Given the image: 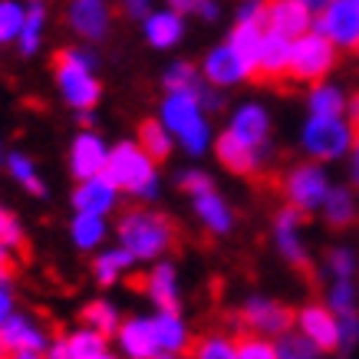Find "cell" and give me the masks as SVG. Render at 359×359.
<instances>
[{"label":"cell","mask_w":359,"mask_h":359,"mask_svg":"<svg viewBox=\"0 0 359 359\" xmlns=\"http://www.w3.org/2000/svg\"><path fill=\"white\" fill-rule=\"evenodd\" d=\"M116 238H119V248L132 254V261L152 267V264L165 261V250L175 244L178 231L162 211L142 205L122 211L119 224H116Z\"/></svg>","instance_id":"6da1fadb"},{"label":"cell","mask_w":359,"mask_h":359,"mask_svg":"<svg viewBox=\"0 0 359 359\" xmlns=\"http://www.w3.org/2000/svg\"><path fill=\"white\" fill-rule=\"evenodd\" d=\"M96 69L99 60L86 46H63L53 56V79L60 89V99L79 116H89L102 99V83H99Z\"/></svg>","instance_id":"7a4b0ae2"},{"label":"cell","mask_w":359,"mask_h":359,"mask_svg":"<svg viewBox=\"0 0 359 359\" xmlns=\"http://www.w3.org/2000/svg\"><path fill=\"white\" fill-rule=\"evenodd\" d=\"M158 119H162V126L175 135L178 149L185 155H191V158H201L208 149H215V129H211V119H208L198 93H172V96H162V102H158Z\"/></svg>","instance_id":"3957f363"},{"label":"cell","mask_w":359,"mask_h":359,"mask_svg":"<svg viewBox=\"0 0 359 359\" xmlns=\"http://www.w3.org/2000/svg\"><path fill=\"white\" fill-rule=\"evenodd\" d=\"M106 175L112 178V185L122 195H132L139 201H155L162 191V175H158V162H152L142 152V145L135 139H122L112 145Z\"/></svg>","instance_id":"277c9868"},{"label":"cell","mask_w":359,"mask_h":359,"mask_svg":"<svg viewBox=\"0 0 359 359\" xmlns=\"http://www.w3.org/2000/svg\"><path fill=\"white\" fill-rule=\"evenodd\" d=\"M359 132L349 119H310L300 126V149L310 155V162L327 165L337 158H349Z\"/></svg>","instance_id":"5b68a950"},{"label":"cell","mask_w":359,"mask_h":359,"mask_svg":"<svg viewBox=\"0 0 359 359\" xmlns=\"http://www.w3.org/2000/svg\"><path fill=\"white\" fill-rule=\"evenodd\" d=\"M280 188H283V198H287V208H294V211H300V215H313V211H320L323 201H327V195L333 191L327 168L316 165V162L294 165L290 172L283 175Z\"/></svg>","instance_id":"8992f818"},{"label":"cell","mask_w":359,"mask_h":359,"mask_svg":"<svg viewBox=\"0 0 359 359\" xmlns=\"http://www.w3.org/2000/svg\"><path fill=\"white\" fill-rule=\"evenodd\" d=\"M337 46L327 43L320 33H306L300 40H294L290 50V79L316 86V83H327V76L337 66Z\"/></svg>","instance_id":"52a82bcc"},{"label":"cell","mask_w":359,"mask_h":359,"mask_svg":"<svg viewBox=\"0 0 359 359\" xmlns=\"http://www.w3.org/2000/svg\"><path fill=\"white\" fill-rule=\"evenodd\" d=\"M313 33H320L337 50H359V0H327V4H320Z\"/></svg>","instance_id":"ba28073f"},{"label":"cell","mask_w":359,"mask_h":359,"mask_svg":"<svg viewBox=\"0 0 359 359\" xmlns=\"http://www.w3.org/2000/svg\"><path fill=\"white\" fill-rule=\"evenodd\" d=\"M238 320L244 327V333H254V337H264V339H280L283 333L294 330V310L264 294L248 297L241 304Z\"/></svg>","instance_id":"9c48e42d"},{"label":"cell","mask_w":359,"mask_h":359,"mask_svg":"<svg viewBox=\"0 0 359 359\" xmlns=\"http://www.w3.org/2000/svg\"><path fill=\"white\" fill-rule=\"evenodd\" d=\"M304 221H306V215H300V211L283 205L280 211L273 215V228H271L273 250H277L280 261L290 264L294 271H310V264H313L310 244H306V238H304Z\"/></svg>","instance_id":"30bf717a"},{"label":"cell","mask_w":359,"mask_h":359,"mask_svg":"<svg viewBox=\"0 0 359 359\" xmlns=\"http://www.w3.org/2000/svg\"><path fill=\"white\" fill-rule=\"evenodd\" d=\"M271 112H267V106L264 102H257V99H250V102H241V106H234V112H231L228 119V129L234 139L241 142V145H248L250 152L264 155V158H271Z\"/></svg>","instance_id":"8fae6325"},{"label":"cell","mask_w":359,"mask_h":359,"mask_svg":"<svg viewBox=\"0 0 359 359\" xmlns=\"http://www.w3.org/2000/svg\"><path fill=\"white\" fill-rule=\"evenodd\" d=\"M109 152L112 145H106V139L96 129H79L76 139L69 142V155H66V165H69V172L76 178V185L96 178V175H106Z\"/></svg>","instance_id":"7c38bea8"},{"label":"cell","mask_w":359,"mask_h":359,"mask_svg":"<svg viewBox=\"0 0 359 359\" xmlns=\"http://www.w3.org/2000/svg\"><path fill=\"white\" fill-rule=\"evenodd\" d=\"M294 330L300 337H306L313 343L320 353H339V327H337V316L327 304L320 300H310L300 310H294Z\"/></svg>","instance_id":"4fadbf2b"},{"label":"cell","mask_w":359,"mask_h":359,"mask_svg":"<svg viewBox=\"0 0 359 359\" xmlns=\"http://www.w3.org/2000/svg\"><path fill=\"white\" fill-rule=\"evenodd\" d=\"M250 76H254V73L244 66V60H241L228 43L211 46L205 53V60H201V79H205V86L221 89V93L241 86V83H248Z\"/></svg>","instance_id":"5bb4252c"},{"label":"cell","mask_w":359,"mask_h":359,"mask_svg":"<svg viewBox=\"0 0 359 359\" xmlns=\"http://www.w3.org/2000/svg\"><path fill=\"white\" fill-rule=\"evenodd\" d=\"M50 333L46 327L30 313H17L0 327V343L7 349V356H17V353H36V356H43L46 349H50Z\"/></svg>","instance_id":"9a60e30c"},{"label":"cell","mask_w":359,"mask_h":359,"mask_svg":"<svg viewBox=\"0 0 359 359\" xmlns=\"http://www.w3.org/2000/svg\"><path fill=\"white\" fill-rule=\"evenodd\" d=\"M320 4L310 0H273L267 4V30L280 33L287 40H300L306 33H313V20Z\"/></svg>","instance_id":"2e32d148"},{"label":"cell","mask_w":359,"mask_h":359,"mask_svg":"<svg viewBox=\"0 0 359 359\" xmlns=\"http://www.w3.org/2000/svg\"><path fill=\"white\" fill-rule=\"evenodd\" d=\"M66 27L86 43L106 40L112 30V7L106 0H73L66 7Z\"/></svg>","instance_id":"e0dca14e"},{"label":"cell","mask_w":359,"mask_h":359,"mask_svg":"<svg viewBox=\"0 0 359 359\" xmlns=\"http://www.w3.org/2000/svg\"><path fill=\"white\" fill-rule=\"evenodd\" d=\"M122 191L112 185L109 175H96L89 182H79L73 188V215H89V218H109L112 211L119 208Z\"/></svg>","instance_id":"ac0fdd59"},{"label":"cell","mask_w":359,"mask_h":359,"mask_svg":"<svg viewBox=\"0 0 359 359\" xmlns=\"http://www.w3.org/2000/svg\"><path fill=\"white\" fill-rule=\"evenodd\" d=\"M142 290L158 313H182V277L172 261H158L142 277Z\"/></svg>","instance_id":"d6986e66"},{"label":"cell","mask_w":359,"mask_h":359,"mask_svg":"<svg viewBox=\"0 0 359 359\" xmlns=\"http://www.w3.org/2000/svg\"><path fill=\"white\" fill-rule=\"evenodd\" d=\"M152 333H155V343H158V353H172V356H185L191 353L195 339H191V327L182 313H158L155 310L152 316Z\"/></svg>","instance_id":"ffe728a7"},{"label":"cell","mask_w":359,"mask_h":359,"mask_svg":"<svg viewBox=\"0 0 359 359\" xmlns=\"http://www.w3.org/2000/svg\"><path fill=\"white\" fill-rule=\"evenodd\" d=\"M122 359H155L158 356V343L152 333V320L149 316H129L122 330L116 333Z\"/></svg>","instance_id":"44dd1931"},{"label":"cell","mask_w":359,"mask_h":359,"mask_svg":"<svg viewBox=\"0 0 359 359\" xmlns=\"http://www.w3.org/2000/svg\"><path fill=\"white\" fill-rule=\"evenodd\" d=\"M215 158L221 162V168H228L231 175H257L267 165V158L257 152H250L248 145H241L231 132H218L215 135Z\"/></svg>","instance_id":"7402d4cb"},{"label":"cell","mask_w":359,"mask_h":359,"mask_svg":"<svg viewBox=\"0 0 359 359\" xmlns=\"http://www.w3.org/2000/svg\"><path fill=\"white\" fill-rule=\"evenodd\" d=\"M142 36L152 50H175L185 40V17L172 7L165 11H152V17L142 23Z\"/></svg>","instance_id":"603a6c76"},{"label":"cell","mask_w":359,"mask_h":359,"mask_svg":"<svg viewBox=\"0 0 359 359\" xmlns=\"http://www.w3.org/2000/svg\"><path fill=\"white\" fill-rule=\"evenodd\" d=\"M306 112H310V119H346V112H349L346 89L330 83V79L310 86V93H306Z\"/></svg>","instance_id":"cb8c5ba5"},{"label":"cell","mask_w":359,"mask_h":359,"mask_svg":"<svg viewBox=\"0 0 359 359\" xmlns=\"http://www.w3.org/2000/svg\"><path fill=\"white\" fill-rule=\"evenodd\" d=\"M191 211H195V218L201 221V228L208 231V234H218V238H224V234H231V228H234V208L224 201V195H218V191H208V195L195 198L191 201Z\"/></svg>","instance_id":"d4e9b609"},{"label":"cell","mask_w":359,"mask_h":359,"mask_svg":"<svg viewBox=\"0 0 359 359\" xmlns=\"http://www.w3.org/2000/svg\"><path fill=\"white\" fill-rule=\"evenodd\" d=\"M290 50H294V40H287L280 33L267 30L264 36V46H261V63H257V76L261 79H277L290 76Z\"/></svg>","instance_id":"484cf974"},{"label":"cell","mask_w":359,"mask_h":359,"mask_svg":"<svg viewBox=\"0 0 359 359\" xmlns=\"http://www.w3.org/2000/svg\"><path fill=\"white\" fill-rule=\"evenodd\" d=\"M132 267H135L132 254H126L122 248H102V250H96V257H93V280H96L99 287H112V283H119Z\"/></svg>","instance_id":"4316f807"},{"label":"cell","mask_w":359,"mask_h":359,"mask_svg":"<svg viewBox=\"0 0 359 359\" xmlns=\"http://www.w3.org/2000/svg\"><path fill=\"white\" fill-rule=\"evenodd\" d=\"M135 142L142 145V152L149 155L152 162H165L168 155L175 152V135L162 126V119H142L139 132H135Z\"/></svg>","instance_id":"83f0119b"},{"label":"cell","mask_w":359,"mask_h":359,"mask_svg":"<svg viewBox=\"0 0 359 359\" xmlns=\"http://www.w3.org/2000/svg\"><path fill=\"white\" fill-rule=\"evenodd\" d=\"M162 89L165 96H172V93H201L205 89L201 69L191 60H175L162 69Z\"/></svg>","instance_id":"f1b7e54d"},{"label":"cell","mask_w":359,"mask_h":359,"mask_svg":"<svg viewBox=\"0 0 359 359\" xmlns=\"http://www.w3.org/2000/svg\"><path fill=\"white\" fill-rule=\"evenodd\" d=\"M4 165H7L11 178L23 188V191H27V195L46 198V182H43V175H40L36 162H33L27 152H7V162H4Z\"/></svg>","instance_id":"f546056e"},{"label":"cell","mask_w":359,"mask_h":359,"mask_svg":"<svg viewBox=\"0 0 359 359\" xmlns=\"http://www.w3.org/2000/svg\"><path fill=\"white\" fill-rule=\"evenodd\" d=\"M79 320H83V327L86 330H96V333H102V337H116L122 330V313L119 306L112 304V300H89L86 306H83V313H79Z\"/></svg>","instance_id":"4dcf8cb0"},{"label":"cell","mask_w":359,"mask_h":359,"mask_svg":"<svg viewBox=\"0 0 359 359\" xmlns=\"http://www.w3.org/2000/svg\"><path fill=\"white\" fill-rule=\"evenodd\" d=\"M109 238V224L106 218H89V215H73L69 221V241L76 250H96Z\"/></svg>","instance_id":"1f68e13d"},{"label":"cell","mask_w":359,"mask_h":359,"mask_svg":"<svg viewBox=\"0 0 359 359\" xmlns=\"http://www.w3.org/2000/svg\"><path fill=\"white\" fill-rule=\"evenodd\" d=\"M320 215H323V221L330 228H349L356 221V195L343 185H333V191H330L323 208H320Z\"/></svg>","instance_id":"d6a6232c"},{"label":"cell","mask_w":359,"mask_h":359,"mask_svg":"<svg viewBox=\"0 0 359 359\" xmlns=\"http://www.w3.org/2000/svg\"><path fill=\"white\" fill-rule=\"evenodd\" d=\"M46 4H27V20H23V30H20V40H17V50L23 56H33L40 53L43 46V36H46Z\"/></svg>","instance_id":"836d02e7"},{"label":"cell","mask_w":359,"mask_h":359,"mask_svg":"<svg viewBox=\"0 0 359 359\" xmlns=\"http://www.w3.org/2000/svg\"><path fill=\"white\" fill-rule=\"evenodd\" d=\"M69 359H99L102 353H109V337H102L96 330L76 327L73 333H63Z\"/></svg>","instance_id":"e575fe53"},{"label":"cell","mask_w":359,"mask_h":359,"mask_svg":"<svg viewBox=\"0 0 359 359\" xmlns=\"http://www.w3.org/2000/svg\"><path fill=\"white\" fill-rule=\"evenodd\" d=\"M191 359H238V337H228V333H205L201 339H195Z\"/></svg>","instance_id":"d590c367"},{"label":"cell","mask_w":359,"mask_h":359,"mask_svg":"<svg viewBox=\"0 0 359 359\" xmlns=\"http://www.w3.org/2000/svg\"><path fill=\"white\" fill-rule=\"evenodd\" d=\"M323 267H327L330 280H356L359 257H356V250H353V248H346V244H337V248L327 250Z\"/></svg>","instance_id":"8d00e7d4"},{"label":"cell","mask_w":359,"mask_h":359,"mask_svg":"<svg viewBox=\"0 0 359 359\" xmlns=\"http://www.w3.org/2000/svg\"><path fill=\"white\" fill-rule=\"evenodd\" d=\"M356 297H359L356 280H330L323 304L333 310V316H339V313H349V310H359Z\"/></svg>","instance_id":"74e56055"},{"label":"cell","mask_w":359,"mask_h":359,"mask_svg":"<svg viewBox=\"0 0 359 359\" xmlns=\"http://www.w3.org/2000/svg\"><path fill=\"white\" fill-rule=\"evenodd\" d=\"M27 20V7L17 0H0V43H17Z\"/></svg>","instance_id":"f35d334b"},{"label":"cell","mask_w":359,"mask_h":359,"mask_svg":"<svg viewBox=\"0 0 359 359\" xmlns=\"http://www.w3.org/2000/svg\"><path fill=\"white\" fill-rule=\"evenodd\" d=\"M273 346H277V359H323V353L306 337H300L297 330L283 333L280 339H273Z\"/></svg>","instance_id":"ab89813d"},{"label":"cell","mask_w":359,"mask_h":359,"mask_svg":"<svg viewBox=\"0 0 359 359\" xmlns=\"http://www.w3.org/2000/svg\"><path fill=\"white\" fill-rule=\"evenodd\" d=\"M23 241H27V234H23L20 218L0 201V244L7 250H17V248H23Z\"/></svg>","instance_id":"60d3db41"},{"label":"cell","mask_w":359,"mask_h":359,"mask_svg":"<svg viewBox=\"0 0 359 359\" xmlns=\"http://www.w3.org/2000/svg\"><path fill=\"white\" fill-rule=\"evenodd\" d=\"M178 188H182V195H188L191 201L208 195V191H218V188H215V178L208 172H201V168H185V172L178 175Z\"/></svg>","instance_id":"b9f144b4"},{"label":"cell","mask_w":359,"mask_h":359,"mask_svg":"<svg viewBox=\"0 0 359 359\" xmlns=\"http://www.w3.org/2000/svg\"><path fill=\"white\" fill-rule=\"evenodd\" d=\"M238 359H277V346H273V339L254 337V333H241Z\"/></svg>","instance_id":"7bdbcfd3"},{"label":"cell","mask_w":359,"mask_h":359,"mask_svg":"<svg viewBox=\"0 0 359 359\" xmlns=\"http://www.w3.org/2000/svg\"><path fill=\"white\" fill-rule=\"evenodd\" d=\"M337 327H339V353H349L353 346H359V310L339 313Z\"/></svg>","instance_id":"ee69618b"},{"label":"cell","mask_w":359,"mask_h":359,"mask_svg":"<svg viewBox=\"0 0 359 359\" xmlns=\"http://www.w3.org/2000/svg\"><path fill=\"white\" fill-rule=\"evenodd\" d=\"M172 11H178L182 17H185V13H195V17H201V20H218L221 7L215 4V0H175Z\"/></svg>","instance_id":"f6af8a7d"},{"label":"cell","mask_w":359,"mask_h":359,"mask_svg":"<svg viewBox=\"0 0 359 359\" xmlns=\"http://www.w3.org/2000/svg\"><path fill=\"white\" fill-rule=\"evenodd\" d=\"M17 313V297H13V287L11 283H0V327Z\"/></svg>","instance_id":"bcb514c9"},{"label":"cell","mask_w":359,"mask_h":359,"mask_svg":"<svg viewBox=\"0 0 359 359\" xmlns=\"http://www.w3.org/2000/svg\"><path fill=\"white\" fill-rule=\"evenodd\" d=\"M198 99H201V106H205L208 116H211V112H221V109H224V96H221V89L205 86L201 93H198Z\"/></svg>","instance_id":"7dc6e473"},{"label":"cell","mask_w":359,"mask_h":359,"mask_svg":"<svg viewBox=\"0 0 359 359\" xmlns=\"http://www.w3.org/2000/svg\"><path fill=\"white\" fill-rule=\"evenodd\" d=\"M122 11L129 13L132 20H139V23H145L149 20V17H152V4H145V0H126V4H122Z\"/></svg>","instance_id":"c3c4849f"},{"label":"cell","mask_w":359,"mask_h":359,"mask_svg":"<svg viewBox=\"0 0 359 359\" xmlns=\"http://www.w3.org/2000/svg\"><path fill=\"white\" fill-rule=\"evenodd\" d=\"M11 273H13V250L0 244V283H11Z\"/></svg>","instance_id":"681fc988"},{"label":"cell","mask_w":359,"mask_h":359,"mask_svg":"<svg viewBox=\"0 0 359 359\" xmlns=\"http://www.w3.org/2000/svg\"><path fill=\"white\" fill-rule=\"evenodd\" d=\"M349 178L359 185V135H356V145H353V152H349Z\"/></svg>","instance_id":"f907efd6"},{"label":"cell","mask_w":359,"mask_h":359,"mask_svg":"<svg viewBox=\"0 0 359 359\" xmlns=\"http://www.w3.org/2000/svg\"><path fill=\"white\" fill-rule=\"evenodd\" d=\"M346 119L353 122V129L359 132V96H349V112H346Z\"/></svg>","instance_id":"816d5d0a"},{"label":"cell","mask_w":359,"mask_h":359,"mask_svg":"<svg viewBox=\"0 0 359 359\" xmlns=\"http://www.w3.org/2000/svg\"><path fill=\"white\" fill-rule=\"evenodd\" d=\"M7 359H43V356H36V353H17V356H7Z\"/></svg>","instance_id":"f5cc1de1"},{"label":"cell","mask_w":359,"mask_h":359,"mask_svg":"<svg viewBox=\"0 0 359 359\" xmlns=\"http://www.w3.org/2000/svg\"><path fill=\"white\" fill-rule=\"evenodd\" d=\"M155 359H185V356H172V353H158Z\"/></svg>","instance_id":"db71d44e"},{"label":"cell","mask_w":359,"mask_h":359,"mask_svg":"<svg viewBox=\"0 0 359 359\" xmlns=\"http://www.w3.org/2000/svg\"><path fill=\"white\" fill-rule=\"evenodd\" d=\"M99 359H122V356H119V353H102Z\"/></svg>","instance_id":"11a10c76"},{"label":"cell","mask_w":359,"mask_h":359,"mask_svg":"<svg viewBox=\"0 0 359 359\" xmlns=\"http://www.w3.org/2000/svg\"><path fill=\"white\" fill-rule=\"evenodd\" d=\"M7 162V155H4V142H0V165Z\"/></svg>","instance_id":"9f6ffc18"},{"label":"cell","mask_w":359,"mask_h":359,"mask_svg":"<svg viewBox=\"0 0 359 359\" xmlns=\"http://www.w3.org/2000/svg\"><path fill=\"white\" fill-rule=\"evenodd\" d=\"M0 359H7V349H4V343H0Z\"/></svg>","instance_id":"6f0895ef"}]
</instances>
